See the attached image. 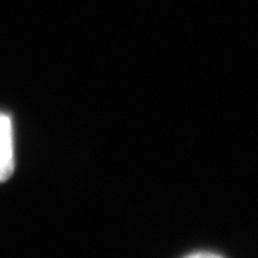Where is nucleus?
<instances>
[{
	"instance_id": "f257e3e1",
	"label": "nucleus",
	"mask_w": 258,
	"mask_h": 258,
	"mask_svg": "<svg viewBox=\"0 0 258 258\" xmlns=\"http://www.w3.org/2000/svg\"><path fill=\"white\" fill-rule=\"evenodd\" d=\"M15 171L13 122L8 113L0 112V182L8 181Z\"/></svg>"
},
{
	"instance_id": "f03ea898",
	"label": "nucleus",
	"mask_w": 258,
	"mask_h": 258,
	"mask_svg": "<svg viewBox=\"0 0 258 258\" xmlns=\"http://www.w3.org/2000/svg\"><path fill=\"white\" fill-rule=\"evenodd\" d=\"M185 258H224L221 255H218V254H214V252H194V254H189V255H186Z\"/></svg>"
}]
</instances>
